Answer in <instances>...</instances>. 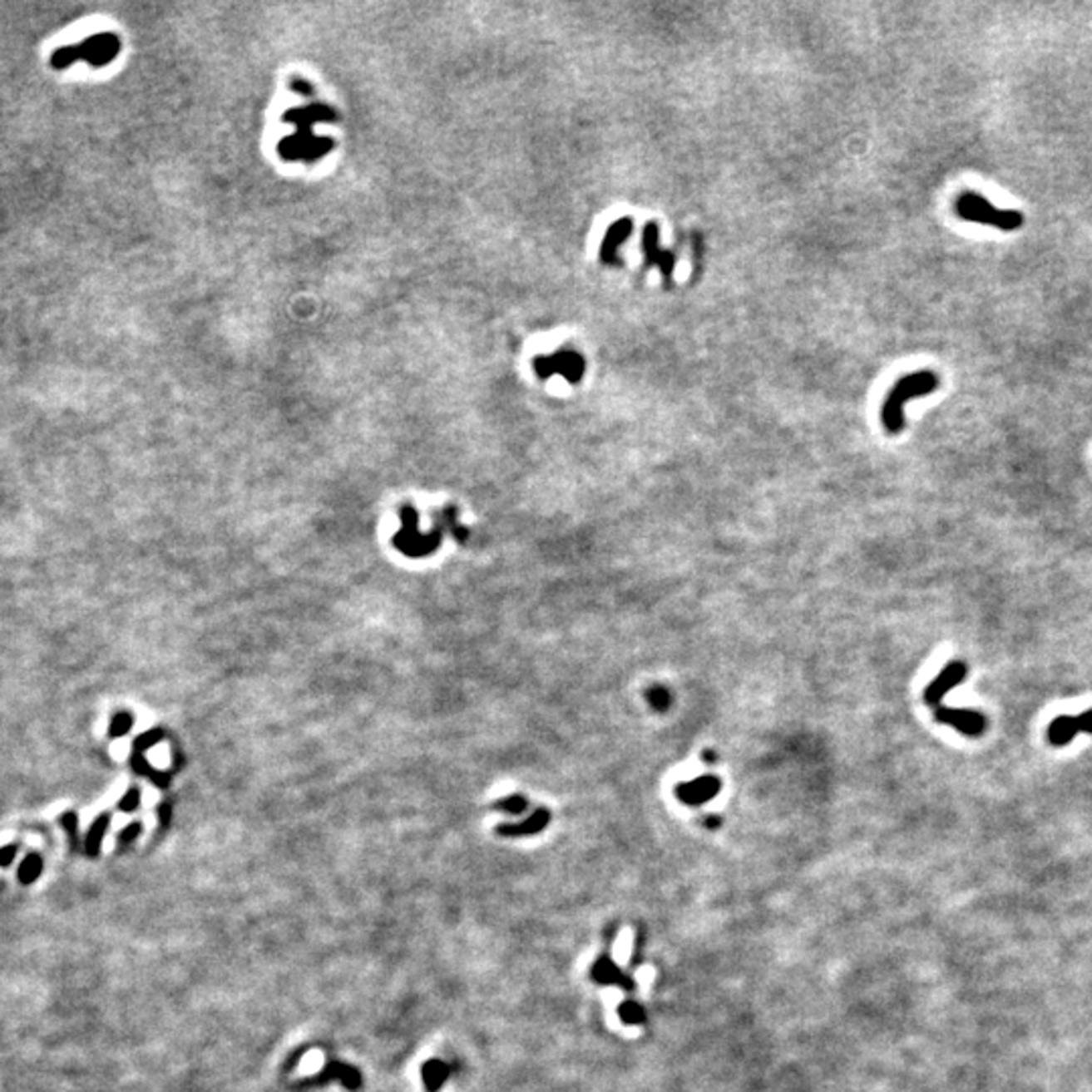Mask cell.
<instances>
[{"label":"cell","mask_w":1092,"mask_h":1092,"mask_svg":"<svg viewBox=\"0 0 1092 1092\" xmlns=\"http://www.w3.org/2000/svg\"><path fill=\"white\" fill-rule=\"evenodd\" d=\"M417 510L413 506H403L401 508V520H403V528L399 532L395 534L393 538V545H395L403 555L407 556H427L431 552H435V548L439 546L442 542V528H435L431 534H421L417 532Z\"/></svg>","instance_id":"277c9868"},{"label":"cell","mask_w":1092,"mask_h":1092,"mask_svg":"<svg viewBox=\"0 0 1092 1092\" xmlns=\"http://www.w3.org/2000/svg\"><path fill=\"white\" fill-rule=\"evenodd\" d=\"M955 210L963 221L991 225L1001 231H1015L1024 225V215L1020 210L997 209L996 205H991L973 190L961 192L957 203H955Z\"/></svg>","instance_id":"3957f363"},{"label":"cell","mask_w":1092,"mask_h":1092,"mask_svg":"<svg viewBox=\"0 0 1092 1092\" xmlns=\"http://www.w3.org/2000/svg\"><path fill=\"white\" fill-rule=\"evenodd\" d=\"M936 723L949 724L963 733L965 737H981L987 729L986 714L979 710L967 709H951V706H936L935 709Z\"/></svg>","instance_id":"ba28073f"},{"label":"cell","mask_w":1092,"mask_h":1092,"mask_svg":"<svg viewBox=\"0 0 1092 1092\" xmlns=\"http://www.w3.org/2000/svg\"><path fill=\"white\" fill-rule=\"evenodd\" d=\"M965 678H967V664L959 662V660L946 664L945 668L941 670L939 676H936L929 684V686H926L925 702L929 706H935V709H936V706L941 704V700H943V696H946V694L953 690L955 686H959V684L963 682Z\"/></svg>","instance_id":"30bf717a"},{"label":"cell","mask_w":1092,"mask_h":1092,"mask_svg":"<svg viewBox=\"0 0 1092 1092\" xmlns=\"http://www.w3.org/2000/svg\"><path fill=\"white\" fill-rule=\"evenodd\" d=\"M41 874H43V857L39 854H29L18 866V882L21 884L37 882Z\"/></svg>","instance_id":"ac0fdd59"},{"label":"cell","mask_w":1092,"mask_h":1092,"mask_svg":"<svg viewBox=\"0 0 1092 1092\" xmlns=\"http://www.w3.org/2000/svg\"><path fill=\"white\" fill-rule=\"evenodd\" d=\"M164 737H166V734H164L162 729L146 730V733H142L138 739L134 740V753H142L144 754L148 751V749L156 747V744L161 743Z\"/></svg>","instance_id":"44dd1931"},{"label":"cell","mask_w":1092,"mask_h":1092,"mask_svg":"<svg viewBox=\"0 0 1092 1092\" xmlns=\"http://www.w3.org/2000/svg\"><path fill=\"white\" fill-rule=\"evenodd\" d=\"M15 857H17V846L0 847V866H2V868H8V866L15 862Z\"/></svg>","instance_id":"83f0119b"},{"label":"cell","mask_w":1092,"mask_h":1092,"mask_svg":"<svg viewBox=\"0 0 1092 1092\" xmlns=\"http://www.w3.org/2000/svg\"><path fill=\"white\" fill-rule=\"evenodd\" d=\"M158 819H161V828L162 829H166L168 826H170V819H172V808H170V805H168V803L158 805Z\"/></svg>","instance_id":"f1b7e54d"},{"label":"cell","mask_w":1092,"mask_h":1092,"mask_svg":"<svg viewBox=\"0 0 1092 1092\" xmlns=\"http://www.w3.org/2000/svg\"><path fill=\"white\" fill-rule=\"evenodd\" d=\"M59 823H61V826H63L65 832H67L69 842H72V846H73V847L77 846V828H79V826H77V823H79L77 813H75V812H65V813L59 818Z\"/></svg>","instance_id":"484cf974"},{"label":"cell","mask_w":1092,"mask_h":1092,"mask_svg":"<svg viewBox=\"0 0 1092 1092\" xmlns=\"http://www.w3.org/2000/svg\"><path fill=\"white\" fill-rule=\"evenodd\" d=\"M132 768L136 773H138V775H144L146 779L152 781L154 785L161 787V789H166V787L170 785V781H172V773L170 771H158V768H154L146 761V757H144L142 753H134L132 754Z\"/></svg>","instance_id":"2e32d148"},{"label":"cell","mask_w":1092,"mask_h":1092,"mask_svg":"<svg viewBox=\"0 0 1092 1092\" xmlns=\"http://www.w3.org/2000/svg\"><path fill=\"white\" fill-rule=\"evenodd\" d=\"M1092 734V709L1085 710L1080 716H1058L1048 726V740L1054 747H1066L1076 734Z\"/></svg>","instance_id":"9c48e42d"},{"label":"cell","mask_w":1092,"mask_h":1092,"mask_svg":"<svg viewBox=\"0 0 1092 1092\" xmlns=\"http://www.w3.org/2000/svg\"><path fill=\"white\" fill-rule=\"evenodd\" d=\"M132 724H134L132 714H128V712H118L110 723V737L111 739L126 737V734L130 733V729H132Z\"/></svg>","instance_id":"603a6c76"},{"label":"cell","mask_w":1092,"mask_h":1092,"mask_svg":"<svg viewBox=\"0 0 1092 1092\" xmlns=\"http://www.w3.org/2000/svg\"><path fill=\"white\" fill-rule=\"evenodd\" d=\"M620 1018L623 1024L630 1025L645 1024V1010L637 1001H623L620 1006Z\"/></svg>","instance_id":"ffe728a7"},{"label":"cell","mask_w":1092,"mask_h":1092,"mask_svg":"<svg viewBox=\"0 0 1092 1092\" xmlns=\"http://www.w3.org/2000/svg\"><path fill=\"white\" fill-rule=\"evenodd\" d=\"M449 1075H452V1068H449L443 1060H439V1058H431V1060L423 1062V1066H421V1078H423L425 1092L442 1090L445 1082H447Z\"/></svg>","instance_id":"9a60e30c"},{"label":"cell","mask_w":1092,"mask_h":1092,"mask_svg":"<svg viewBox=\"0 0 1092 1092\" xmlns=\"http://www.w3.org/2000/svg\"><path fill=\"white\" fill-rule=\"evenodd\" d=\"M641 250H644L645 261L648 265H658L662 269V275L665 279V285H672L674 279V269H676V255L672 251H665L662 245H660V227L658 223L650 221L641 231Z\"/></svg>","instance_id":"52a82bcc"},{"label":"cell","mask_w":1092,"mask_h":1092,"mask_svg":"<svg viewBox=\"0 0 1092 1092\" xmlns=\"http://www.w3.org/2000/svg\"><path fill=\"white\" fill-rule=\"evenodd\" d=\"M332 1080H340L342 1086L350 1092H358L363 1089V1075H360L358 1068L350 1066V1064H344L340 1060H328L326 1066L318 1072L316 1076H308L302 1078V1080L294 1082L292 1089L294 1090H308V1089H320V1086L330 1085Z\"/></svg>","instance_id":"8992f818"},{"label":"cell","mask_w":1092,"mask_h":1092,"mask_svg":"<svg viewBox=\"0 0 1092 1092\" xmlns=\"http://www.w3.org/2000/svg\"><path fill=\"white\" fill-rule=\"evenodd\" d=\"M590 975H593L595 981L601 983V986H620L621 989H627V991L634 989V981H631V979L627 977V975L623 973L609 957H599L595 961L593 969H590Z\"/></svg>","instance_id":"5bb4252c"},{"label":"cell","mask_w":1092,"mask_h":1092,"mask_svg":"<svg viewBox=\"0 0 1092 1092\" xmlns=\"http://www.w3.org/2000/svg\"><path fill=\"white\" fill-rule=\"evenodd\" d=\"M723 789V781L716 775H702L698 779L679 783L676 787V798L686 805H702L714 799Z\"/></svg>","instance_id":"7c38bea8"},{"label":"cell","mask_w":1092,"mask_h":1092,"mask_svg":"<svg viewBox=\"0 0 1092 1092\" xmlns=\"http://www.w3.org/2000/svg\"><path fill=\"white\" fill-rule=\"evenodd\" d=\"M631 233H634V221L630 217L613 221L603 237L601 247H599V259L609 267H620L623 264L620 247L631 237Z\"/></svg>","instance_id":"8fae6325"},{"label":"cell","mask_w":1092,"mask_h":1092,"mask_svg":"<svg viewBox=\"0 0 1092 1092\" xmlns=\"http://www.w3.org/2000/svg\"><path fill=\"white\" fill-rule=\"evenodd\" d=\"M532 367L541 378H551L555 374L565 377L571 384L581 383L585 374V358L575 350H559V353L536 356L532 360Z\"/></svg>","instance_id":"5b68a950"},{"label":"cell","mask_w":1092,"mask_h":1092,"mask_svg":"<svg viewBox=\"0 0 1092 1092\" xmlns=\"http://www.w3.org/2000/svg\"><path fill=\"white\" fill-rule=\"evenodd\" d=\"M548 823H551V812L546 808H538L534 809L532 815L524 822L518 823H500L496 828V833L502 838H524V836H534V833L545 832Z\"/></svg>","instance_id":"4fadbf2b"},{"label":"cell","mask_w":1092,"mask_h":1092,"mask_svg":"<svg viewBox=\"0 0 1092 1092\" xmlns=\"http://www.w3.org/2000/svg\"><path fill=\"white\" fill-rule=\"evenodd\" d=\"M306 1050H308V1048H298V1050H295V1052L292 1054V1056L288 1058V1062L284 1064L285 1072H292V1070H294L295 1064H298L299 1060H302V1056H304V1054H306Z\"/></svg>","instance_id":"f546056e"},{"label":"cell","mask_w":1092,"mask_h":1092,"mask_svg":"<svg viewBox=\"0 0 1092 1092\" xmlns=\"http://www.w3.org/2000/svg\"><path fill=\"white\" fill-rule=\"evenodd\" d=\"M443 514L447 516L449 526H452V531H453V534H456L457 541L466 542L467 541V531H466V528H459L456 524V508H453V506H449V508L443 510Z\"/></svg>","instance_id":"4316f807"},{"label":"cell","mask_w":1092,"mask_h":1092,"mask_svg":"<svg viewBox=\"0 0 1092 1092\" xmlns=\"http://www.w3.org/2000/svg\"><path fill=\"white\" fill-rule=\"evenodd\" d=\"M140 801H142V791H140L138 787H132V789H130L128 793H126L124 798L120 799L118 809H120V812H124V813H132L140 808Z\"/></svg>","instance_id":"d4e9b609"},{"label":"cell","mask_w":1092,"mask_h":1092,"mask_svg":"<svg viewBox=\"0 0 1092 1092\" xmlns=\"http://www.w3.org/2000/svg\"><path fill=\"white\" fill-rule=\"evenodd\" d=\"M528 808V799L524 795H508V798H502L498 801L492 803V809L500 813H508V815H520L526 812Z\"/></svg>","instance_id":"d6986e66"},{"label":"cell","mask_w":1092,"mask_h":1092,"mask_svg":"<svg viewBox=\"0 0 1092 1092\" xmlns=\"http://www.w3.org/2000/svg\"><path fill=\"white\" fill-rule=\"evenodd\" d=\"M120 53V39L114 32H97L77 45H65L53 51L51 67L67 69L75 61H87L91 67H104Z\"/></svg>","instance_id":"7a4b0ae2"},{"label":"cell","mask_w":1092,"mask_h":1092,"mask_svg":"<svg viewBox=\"0 0 1092 1092\" xmlns=\"http://www.w3.org/2000/svg\"><path fill=\"white\" fill-rule=\"evenodd\" d=\"M110 822H111V815L110 813H101L100 818H97L96 822L89 826V832L86 836V852H87L89 857H96L97 854H100L101 842H104V836H106L107 828H110Z\"/></svg>","instance_id":"e0dca14e"},{"label":"cell","mask_w":1092,"mask_h":1092,"mask_svg":"<svg viewBox=\"0 0 1092 1092\" xmlns=\"http://www.w3.org/2000/svg\"><path fill=\"white\" fill-rule=\"evenodd\" d=\"M645 698H648L651 709L658 712H665L670 709V704H672V696H670V692L662 686L650 688V690L645 692Z\"/></svg>","instance_id":"7402d4cb"},{"label":"cell","mask_w":1092,"mask_h":1092,"mask_svg":"<svg viewBox=\"0 0 1092 1092\" xmlns=\"http://www.w3.org/2000/svg\"><path fill=\"white\" fill-rule=\"evenodd\" d=\"M142 822H132L130 826H126L121 832L118 833V847L120 850H128L132 846V842L138 840V836L142 833Z\"/></svg>","instance_id":"cb8c5ba5"},{"label":"cell","mask_w":1092,"mask_h":1092,"mask_svg":"<svg viewBox=\"0 0 1092 1092\" xmlns=\"http://www.w3.org/2000/svg\"><path fill=\"white\" fill-rule=\"evenodd\" d=\"M939 388V377L932 370H918L902 377L886 397L880 419L888 433H901L904 429V405L911 399L926 397Z\"/></svg>","instance_id":"6da1fadb"},{"label":"cell","mask_w":1092,"mask_h":1092,"mask_svg":"<svg viewBox=\"0 0 1092 1092\" xmlns=\"http://www.w3.org/2000/svg\"><path fill=\"white\" fill-rule=\"evenodd\" d=\"M702 758H706V763H714V754H712V751L702 753Z\"/></svg>","instance_id":"4dcf8cb0"}]
</instances>
